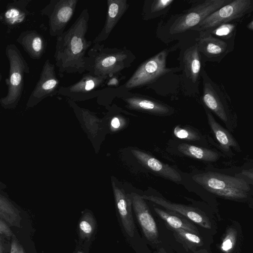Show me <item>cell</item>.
Returning <instances> with one entry per match:
<instances>
[{"label":"cell","instance_id":"1","mask_svg":"<svg viewBox=\"0 0 253 253\" xmlns=\"http://www.w3.org/2000/svg\"><path fill=\"white\" fill-rule=\"evenodd\" d=\"M89 20L88 10L84 8L71 27L56 37L54 58L60 77L86 72V53L92 44L86 38Z\"/></svg>","mask_w":253,"mask_h":253},{"label":"cell","instance_id":"29","mask_svg":"<svg viewBox=\"0 0 253 253\" xmlns=\"http://www.w3.org/2000/svg\"><path fill=\"white\" fill-rule=\"evenodd\" d=\"M237 241V232L236 230L230 227L225 233L220 245V250L222 252L229 253L234 248Z\"/></svg>","mask_w":253,"mask_h":253},{"label":"cell","instance_id":"34","mask_svg":"<svg viewBox=\"0 0 253 253\" xmlns=\"http://www.w3.org/2000/svg\"><path fill=\"white\" fill-rule=\"evenodd\" d=\"M121 126V118L115 116L114 117L111 121V126L112 128L117 129L120 127Z\"/></svg>","mask_w":253,"mask_h":253},{"label":"cell","instance_id":"30","mask_svg":"<svg viewBox=\"0 0 253 253\" xmlns=\"http://www.w3.org/2000/svg\"><path fill=\"white\" fill-rule=\"evenodd\" d=\"M4 20L8 24L15 25L22 22L25 17L23 11L12 6L9 7L4 13Z\"/></svg>","mask_w":253,"mask_h":253},{"label":"cell","instance_id":"39","mask_svg":"<svg viewBox=\"0 0 253 253\" xmlns=\"http://www.w3.org/2000/svg\"><path fill=\"white\" fill-rule=\"evenodd\" d=\"M76 253H84L82 251H78Z\"/></svg>","mask_w":253,"mask_h":253},{"label":"cell","instance_id":"21","mask_svg":"<svg viewBox=\"0 0 253 253\" xmlns=\"http://www.w3.org/2000/svg\"><path fill=\"white\" fill-rule=\"evenodd\" d=\"M0 217L9 226L21 227L20 210L12 202L0 191Z\"/></svg>","mask_w":253,"mask_h":253},{"label":"cell","instance_id":"31","mask_svg":"<svg viewBox=\"0 0 253 253\" xmlns=\"http://www.w3.org/2000/svg\"><path fill=\"white\" fill-rule=\"evenodd\" d=\"M175 136L179 138L187 140H199L200 137L198 133L190 128L181 127L179 126H175L173 130Z\"/></svg>","mask_w":253,"mask_h":253},{"label":"cell","instance_id":"35","mask_svg":"<svg viewBox=\"0 0 253 253\" xmlns=\"http://www.w3.org/2000/svg\"><path fill=\"white\" fill-rule=\"evenodd\" d=\"M4 241L3 238L0 236V253H4L6 250Z\"/></svg>","mask_w":253,"mask_h":253},{"label":"cell","instance_id":"32","mask_svg":"<svg viewBox=\"0 0 253 253\" xmlns=\"http://www.w3.org/2000/svg\"><path fill=\"white\" fill-rule=\"evenodd\" d=\"M0 235H2L8 239L15 236L8 224L0 217Z\"/></svg>","mask_w":253,"mask_h":253},{"label":"cell","instance_id":"33","mask_svg":"<svg viewBox=\"0 0 253 253\" xmlns=\"http://www.w3.org/2000/svg\"><path fill=\"white\" fill-rule=\"evenodd\" d=\"M22 248L17 239L14 236L11 244L10 253H21Z\"/></svg>","mask_w":253,"mask_h":253},{"label":"cell","instance_id":"18","mask_svg":"<svg viewBox=\"0 0 253 253\" xmlns=\"http://www.w3.org/2000/svg\"><path fill=\"white\" fill-rule=\"evenodd\" d=\"M112 187L116 206L122 225L128 236L133 237L135 232V225L131 211V195L126 194L125 191L117 186L113 181Z\"/></svg>","mask_w":253,"mask_h":253},{"label":"cell","instance_id":"22","mask_svg":"<svg viewBox=\"0 0 253 253\" xmlns=\"http://www.w3.org/2000/svg\"><path fill=\"white\" fill-rule=\"evenodd\" d=\"M173 0H146L142 9V17L149 20L166 14L170 9Z\"/></svg>","mask_w":253,"mask_h":253},{"label":"cell","instance_id":"9","mask_svg":"<svg viewBox=\"0 0 253 253\" xmlns=\"http://www.w3.org/2000/svg\"><path fill=\"white\" fill-rule=\"evenodd\" d=\"M201 100L206 109L214 113L224 123L228 120L229 97L222 85L213 81L203 67Z\"/></svg>","mask_w":253,"mask_h":253},{"label":"cell","instance_id":"17","mask_svg":"<svg viewBox=\"0 0 253 253\" xmlns=\"http://www.w3.org/2000/svg\"><path fill=\"white\" fill-rule=\"evenodd\" d=\"M107 11L103 28L95 37L93 43L106 40L123 15L129 8L127 0H107Z\"/></svg>","mask_w":253,"mask_h":253},{"label":"cell","instance_id":"26","mask_svg":"<svg viewBox=\"0 0 253 253\" xmlns=\"http://www.w3.org/2000/svg\"><path fill=\"white\" fill-rule=\"evenodd\" d=\"M238 24V22L224 23L206 31L213 37L223 40H234Z\"/></svg>","mask_w":253,"mask_h":253},{"label":"cell","instance_id":"38","mask_svg":"<svg viewBox=\"0 0 253 253\" xmlns=\"http://www.w3.org/2000/svg\"><path fill=\"white\" fill-rule=\"evenodd\" d=\"M155 253H166V252L164 249H161L159 251Z\"/></svg>","mask_w":253,"mask_h":253},{"label":"cell","instance_id":"2","mask_svg":"<svg viewBox=\"0 0 253 253\" xmlns=\"http://www.w3.org/2000/svg\"><path fill=\"white\" fill-rule=\"evenodd\" d=\"M86 72L96 76H118L131 66L136 59L133 53L126 48L105 47L94 43L86 53Z\"/></svg>","mask_w":253,"mask_h":253},{"label":"cell","instance_id":"11","mask_svg":"<svg viewBox=\"0 0 253 253\" xmlns=\"http://www.w3.org/2000/svg\"><path fill=\"white\" fill-rule=\"evenodd\" d=\"M195 41L204 62L219 63L234 49V40H223L213 37L206 30L199 32V36Z\"/></svg>","mask_w":253,"mask_h":253},{"label":"cell","instance_id":"19","mask_svg":"<svg viewBox=\"0 0 253 253\" xmlns=\"http://www.w3.org/2000/svg\"><path fill=\"white\" fill-rule=\"evenodd\" d=\"M131 152L134 157L146 167L161 176L176 182L181 181L180 174L174 168L142 151L133 149Z\"/></svg>","mask_w":253,"mask_h":253},{"label":"cell","instance_id":"25","mask_svg":"<svg viewBox=\"0 0 253 253\" xmlns=\"http://www.w3.org/2000/svg\"><path fill=\"white\" fill-rule=\"evenodd\" d=\"M156 213L172 228L184 229L195 234H198L196 227L186 218L174 213L169 212L158 208H155Z\"/></svg>","mask_w":253,"mask_h":253},{"label":"cell","instance_id":"12","mask_svg":"<svg viewBox=\"0 0 253 253\" xmlns=\"http://www.w3.org/2000/svg\"><path fill=\"white\" fill-rule=\"evenodd\" d=\"M59 81L55 66L47 59L44 62L40 78L27 103V107H33L46 97L57 93Z\"/></svg>","mask_w":253,"mask_h":253},{"label":"cell","instance_id":"5","mask_svg":"<svg viewBox=\"0 0 253 253\" xmlns=\"http://www.w3.org/2000/svg\"><path fill=\"white\" fill-rule=\"evenodd\" d=\"M6 55L9 62V76L7 82L8 93L0 102L5 109L15 108L19 102L23 91L24 77L29 72L28 63L14 44L6 48Z\"/></svg>","mask_w":253,"mask_h":253},{"label":"cell","instance_id":"16","mask_svg":"<svg viewBox=\"0 0 253 253\" xmlns=\"http://www.w3.org/2000/svg\"><path fill=\"white\" fill-rule=\"evenodd\" d=\"M109 78L107 76H94L87 72L75 84L67 86H60L57 93L73 99L81 95H93V93L100 91L97 89Z\"/></svg>","mask_w":253,"mask_h":253},{"label":"cell","instance_id":"13","mask_svg":"<svg viewBox=\"0 0 253 253\" xmlns=\"http://www.w3.org/2000/svg\"><path fill=\"white\" fill-rule=\"evenodd\" d=\"M122 91L126 93L121 98L126 103V107L131 109L161 116L169 115L173 112L169 106L149 96L129 91Z\"/></svg>","mask_w":253,"mask_h":253},{"label":"cell","instance_id":"6","mask_svg":"<svg viewBox=\"0 0 253 253\" xmlns=\"http://www.w3.org/2000/svg\"><path fill=\"white\" fill-rule=\"evenodd\" d=\"M169 52L165 49L142 62L129 79L120 87L122 91L149 86L162 76L178 68L167 66V57Z\"/></svg>","mask_w":253,"mask_h":253},{"label":"cell","instance_id":"27","mask_svg":"<svg viewBox=\"0 0 253 253\" xmlns=\"http://www.w3.org/2000/svg\"><path fill=\"white\" fill-rule=\"evenodd\" d=\"M96 227L94 218L89 212L84 213L79 223V232L80 238L88 240L93 235Z\"/></svg>","mask_w":253,"mask_h":253},{"label":"cell","instance_id":"20","mask_svg":"<svg viewBox=\"0 0 253 253\" xmlns=\"http://www.w3.org/2000/svg\"><path fill=\"white\" fill-rule=\"evenodd\" d=\"M31 58L40 59L45 52L46 43L43 37L35 31L22 33L17 39Z\"/></svg>","mask_w":253,"mask_h":253},{"label":"cell","instance_id":"37","mask_svg":"<svg viewBox=\"0 0 253 253\" xmlns=\"http://www.w3.org/2000/svg\"><path fill=\"white\" fill-rule=\"evenodd\" d=\"M5 187V185L0 181V190L4 189Z\"/></svg>","mask_w":253,"mask_h":253},{"label":"cell","instance_id":"7","mask_svg":"<svg viewBox=\"0 0 253 253\" xmlns=\"http://www.w3.org/2000/svg\"><path fill=\"white\" fill-rule=\"evenodd\" d=\"M253 11V0H231L210 14L191 30L200 32L222 24L239 23Z\"/></svg>","mask_w":253,"mask_h":253},{"label":"cell","instance_id":"40","mask_svg":"<svg viewBox=\"0 0 253 253\" xmlns=\"http://www.w3.org/2000/svg\"><path fill=\"white\" fill-rule=\"evenodd\" d=\"M21 253H25L24 249L23 248H22V249L21 250Z\"/></svg>","mask_w":253,"mask_h":253},{"label":"cell","instance_id":"3","mask_svg":"<svg viewBox=\"0 0 253 253\" xmlns=\"http://www.w3.org/2000/svg\"><path fill=\"white\" fill-rule=\"evenodd\" d=\"M192 178L208 191L229 200L245 199L251 190L244 179L218 172L200 173L193 175Z\"/></svg>","mask_w":253,"mask_h":253},{"label":"cell","instance_id":"28","mask_svg":"<svg viewBox=\"0 0 253 253\" xmlns=\"http://www.w3.org/2000/svg\"><path fill=\"white\" fill-rule=\"evenodd\" d=\"M172 230L178 238L188 246L198 247L203 245L202 239L197 234L181 229Z\"/></svg>","mask_w":253,"mask_h":253},{"label":"cell","instance_id":"23","mask_svg":"<svg viewBox=\"0 0 253 253\" xmlns=\"http://www.w3.org/2000/svg\"><path fill=\"white\" fill-rule=\"evenodd\" d=\"M205 111L209 126L222 147L226 150L231 147H237L238 144L231 134L216 122L209 110Z\"/></svg>","mask_w":253,"mask_h":253},{"label":"cell","instance_id":"8","mask_svg":"<svg viewBox=\"0 0 253 253\" xmlns=\"http://www.w3.org/2000/svg\"><path fill=\"white\" fill-rule=\"evenodd\" d=\"M179 69L181 70L182 86L184 93H199L202 63H204L196 43L181 51Z\"/></svg>","mask_w":253,"mask_h":253},{"label":"cell","instance_id":"14","mask_svg":"<svg viewBox=\"0 0 253 253\" xmlns=\"http://www.w3.org/2000/svg\"><path fill=\"white\" fill-rule=\"evenodd\" d=\"M130 195L134 211L145 237L152 243H159L158 228L144 199L136 193Z\"/></svg>","mask_w":253,"mask_h":253},{"label":"cell","instance_id":"36","mask_svg":"<svg viewBox=\"0 0 253 253\" xmlns=\"http://www.w3.org/2000/svg\"><path fill=\"white\" fill-rule=\"evenodd\" d=\"M247 26L248 29H249V30H250L251 31H253V20H251V22L248 23V24L247 25Z\"/></svg>","mask_w":253,"mask_h":253},{"label":"cell","instance_id":"24","mask_svg":"<svg viewBox=\"0 0 253 253\" xmlns=\"http://www.w3.org/2000/svg\"><path fill=\"white\" fill-rule=\"evenodd\" d=\"M178 150L185 156L205 162H215L219 158L214 151L187 143L179 144Z\"/></svg>","mask_w":253,"mask_h":253},{"label":"cell","instance_id":"4","mask_svg":"<svg viewBox=\"0 0 253 253\" xmlns=\"http://www.w3.org/2000/svg\"><path fill=\"white\" fill-rule=\"evenodd\" d=\"M231 0H199L190 1L191 6L169 21L168 30L170 36L191 30L210 14Z\"/></svg>","mask_w":253,"mask_h":253},{"label":"cell","instance_id":"15","mask_svg":"<svg viewBox=\"0 0 253 253\" xmlns=\"http://www.w3.org/2000/svg\"><path fill=\"white\" fill-rule=\"evenodd\" d=\"M141 196L144 200L151 201L169 211L183 215L204 228L207 229L211 228V223L208 216L197 208L172 203L157 196L147 195Z\"/></svg>","mask_w":253,"mask_h":253},{"label":"cell","instance_id":"10","mask_svg":"<svg viewBox=\"0 0 253 253\" xmlns=\"http://www.w3.org/2000/svg\"><path fill=\"white\" fill-rule=\"evenodd\" d=\"M78 0H51L41 11L48 19L49 34L58 37L62 34L73 16Z\"/></svg>","mask_w":253,"mask_h":253}]
</instances>
